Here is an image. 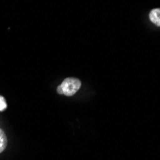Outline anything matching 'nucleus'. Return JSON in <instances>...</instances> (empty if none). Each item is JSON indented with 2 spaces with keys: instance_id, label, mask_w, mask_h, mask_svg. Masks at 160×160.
<instances>
[{
  "instance_id": "obj_1",
  "label": "nucleus",
  "mask_w": 160,
  "mask_h": 160,
  "mask_svg": "<svg viewBox=\"0 0 160 160\" xmlns=\"http://www.w3.org/2000/svg\"><path fill=\"white\" fill-rule=\"evenodd\" d=\"M82 82L77 78H66L57 88V92L64 96H73L81 88Z\"/></svg>"
},
{
  "instance_id": "obj_2",
  "label": "nucleus",
  "mask_w": 160,
  "mask_h": 160,
  "mask_svg": "<svg viewBox=\"0 0 160 160\" xmlns=\"http://www.w3.org/2000/svg\"><path fill=\"white\" fill-rule=\"evenodd\" d=\"M150 19L153 24L160 27V9H153L151 11Z\"/></svg>"
},
{
  "instance_id": "obj_3",
  "label": "nucleus",
  "mask_w": 160,
  "mask_h": 160,
  "mask_svg": "<svg viewBox=\"0 0 160 160\" xmlns=\"http://www.w3.org/2000/svg\"><path fill=\"white\" fill-rule=\"evenodd\" d=\"M8 145V139H7V136L5 134V132L3 130L0 128V152H3L6 147Z\"/></svg>"
},
{
  "instance_id": "obj_4",
  "label": "nucleus",
  "mask_w": 160,
  "mask_h": 160,
  "mask_svg": "<svg viewBox=\"0 0 160 160\" xmlns=\"http://www.w3.org/2000/svg\"><path fill=\"white\" fill-rule=\"evenodd\" d=\"M7 108V103L4 99V97L0 96V111H3Z\"/></svg>"
},
{
  "instance_id": "obj_5",
  "label": "nucleus",
  "mask_w": 160,
  "mask_h": 160,
  "mask_svg": "<svg viewBox=\"0 0 160 160\" xmlns=\"http://www.w3.org/2000/svg\"><path fill=\"white\" fill-rule=\"evenodd\" d=\"M0 153H1V152H0Z\"/></svg>"
}]
</instances>
